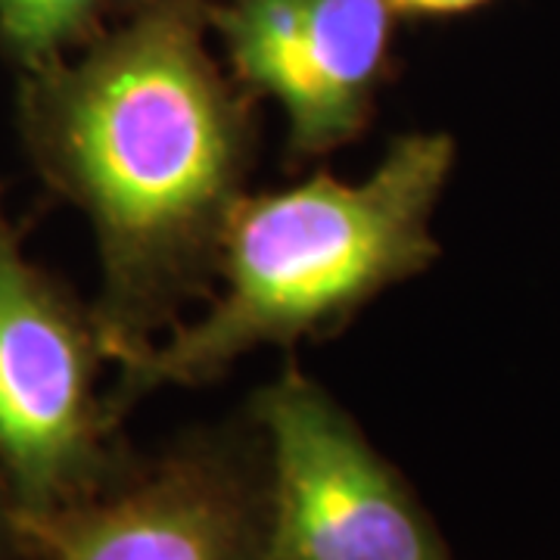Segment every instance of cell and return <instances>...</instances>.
<instances>
[{
    "mask_svg": "<svg viewBox=\"0 0 560 560\" xmlns=\"http://www.w3.org/2000/svg\"><path fill=\"white\" fill-rule=\"evenodd\" d=\"M22 128L44 178L94 224L109 359L147 346L215 271L253 162L249 101L184 7H153L81 60L28 72Z\"/></svg>",
    "mask_w": 560,
    "mask_h": 560,
    "instance_id": "cell-1",
    "label": "cell"
},
{
    "mask_svg": "<svg viewBox=\"0 0 560 560\" xmlns=\"http://www.w3.org/2000/svg\"><path fill=\"white\" fill-rule=\"evenodd\" d=\"M455 165L440 131L399 135L364 180L330 175L243 194L224 221L221 293L162 346L119 352L113 411L162 386H200L259 346L337 330L389 287L440 259L430 231Z\"/></svg>",
    "mask_w": 560,
    "mask_h": 560,
    "instance_id": "cell-2",
    "label": "cell"
},
{
    "mask_svg": "<svg viewBox=\"0 0 560 560\" xmlns=\"http://www.w3.org/2000/svg\"><path fill=\"white\" fill-rule=\"evenodd\" d=\"M109 359L97 315L22 253L0 219V477L13 517H40L94 495L128 458L113 401L101 399Z\"/></svg>",
    "mask_w": 560,
    "mask_h": 560,
    "instance_id": "cell-3",
    "label": "cell"
},
{
    "mask_svg": "<svg viewBox=\"0 0 560 560\" xmlns=\"http://www.w3.org/2000/svg\"><path fill=\"white\" fill-rule=\"evenodd\" d=\"M265 452L268 560H452L415 489L300 368L249 405Z\"/></svg>",
    "mask_w": 560,
    "mask_h": 560,
    "instance_id": "cell-4",
    "label": "cell"
},
{
    "mask_svg": "<svg viewBox=\"0 0 560 560\" xmlns=\"http://www.w3.org/2000/svg\"><path fill=\"white\" fill-rule=\"evenodd\" d=\"M25 560H268L259 433H197L94 495L13 517Z\"/></svg>",
    "mask_w": 560,
    "mask_h": 560,
    "instance_id": "cell-5",
    "label": "cell"
},
{
    "mask_svg": "<svg viewBox=\"0 0 560 560\" xmlns=\"http://www.w3.org/2000/svg\"><path fill=\"white\" fill-rule=\"evenodd\" d=\"M393 16L386 0H228L212 13L243 88L280 106L296 160L364 135Z\"/></svg>",
    "mask_w": 560,
    "mask_h": 560,
    "instance_id": "cell-6",
    "label": "cell"
},
{
    "mask_svg": "<svg viewBox=\"0 0 560 560\" xmlns=\"http://www.w3.org/2000/svg\"><path fill=\"white\" fill-rule=\"evenodd\" d=\"M103 0H0V44L25 72L62 62L91 35Z\"/></svg>",
    "mask_w": 560,
    "mask_h": 560,
    "instance_id": "cell-7",
    "label": "cell"
},
{
    "mask_svg": "<svg viewBox=\"0 0 560 560\" xmlns=\"http://www.w3.org/2000/svg\"><path fill=\"white\" fill-rule=\"evenodd\" d=\"M386 3L393 7V13H405V16H458L489 0H386Z\"/></svg>",
    "mask_w": 560,
    "mask_h": 560,
    "instance_id": "cell-8",
    "label": "cell"
},
{
    "mask_svg": "<svg viewBox=\"0 0 560 560\" xmlns=\"http://www.w3.org/2000/svg\"><path fill=\"white\" fill-rule=\"evenodd\" d=\"M0 560H25L13 526V501L3 486V477H0Z\"/></svg>",
    "mask_w": 560,
    "mask_h": 560,
    "instance_id": "cell-9",
    "label": "cell"
}]
</instances>
